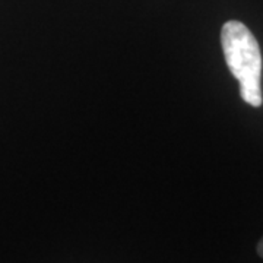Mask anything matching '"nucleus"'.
I'll return each instance as SVG.
<instances>
[{
    "instance_id": "obj_1",
    "label": "nucleus",
    "mask_w": 263,
    "mask_h": 263,
    "mask_svg": "<svg viewBox=\"0 0 263 263\" xmlns=\"http://www.w3.org/2000/svg\"><path fill=\"white\" fill-rule=\"evenodd\" d=\"M221 46L228 69L240 82L243 101L260 107L262 94V53L257 40L245 24L228 21L221 29Z\"/></svg>"
},
{
    "instance_id": "obj_2",
    "label": "nucleus",
    "mask_w": 263,
    "mask_h": 263,
    "mask_svg": "<svg viewBox=\"0 0 263 263\" xmlns=\"http://www.w3.org/2000/svg\"><path fill=\"white\" fill-rule=\"evenodd\" d=\"M257 253L260 257H263V238L259 241V245H257Z\"/></svg>"
}]
</instances>
